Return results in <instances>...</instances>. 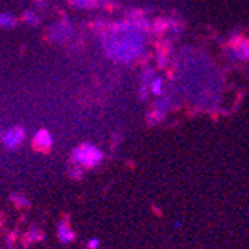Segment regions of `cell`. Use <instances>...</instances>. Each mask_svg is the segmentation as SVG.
Here are the masks:
<instances>
[{
	"mask_svg": "<svg viewBox=\"0 0 249 249\" xmlns=\"http://www.w3.org/2000/svg\"><path fill=\"white\" fill-rule=\"evenodd\" d=\"M75 157L78 158L79 163L85 164V166L98 164L100 161V158H102L100 152L96 148H93V146H82V148H79L76 150V153H75Z\"/></svg>",
	"mask_w": 249,
	"mask_h": 249,
	"instance_id": "6da1fadb",
	"label": "cell"
},
{
	"mask_svg": "<svg viewBox=\"0 0 249 249\" xmlns=\"http://www.w3.org/2000/svg\"><path fill=\"white\" fill-rule=\"evenodd\" d=\"M23 137H25V133H23V129L13 128V129H9V131H6V134L3 135V143L8 148H17L21 143Z\"/></svg>",
	"mask_w": 249,
	"mask_h": 249,
	"instance_id": "7a4b0ae2",
	"label": "cell"
},
{
	"mask_svg": "<svg viewBox=\"0 0 249 249\" xmlns=\"http://www.w3.org/2000/svg\"><path fill=\"white\" fill-rule=\"evenodd\" d=\"M35 143H37L40 148H49L52 143L50 135L47 134V131H40L37 135H35Z\"/></svg>",
	"mask_w": 249,
	"mask_h": 249,
	"instance_id": "3957f363",
	"label": "cell"
},
{
	"mask_svg": "<svg viewBox=\"0 0 249 249\" xmlns=\"http://www.w3.org/2000/svg\"><path fill=\"white\" fill-rule=\"evenodd\" d=\"M59 235H61V240H66V242H68L70 239H72V232H70V230H68V227L66 228V231H64V225H61V228H59Z\"/></svg>",
	"mask_w": 249,
	"mask_h": 249,
	"instance_id": "277c9868",
	"label": "cell"
},
{
	"mask_svg": "<svg viewBox=\"0 0 249 249\" xmlns=\"http://www.w3.org/2000/svg\"><path fill=\"white\" fill-rule=\"evenodd\" d=\"M153 93H160V81H155V84H153Z\"/></svg>",
	"mask_w": 249,
	"mask_h": 249,
	"instance_id": "5b68a950",
	"label": "cell"
},
{
	"mask_svg": "<svg viewBox=\"0 0 249 249\" xmlns=\"http://www.w3.org/2000/svg\"><path fill=\"white\" fill-rule=\"evenodd\" d=\"M90 246H91V248H96V246H98V240H93V242H90Z\"/></svg>",
	"mask_w": 249,
	"mask_h": 249,
	"instance_id": "8992f818",
	"label": "cell"
}]
</instances>
